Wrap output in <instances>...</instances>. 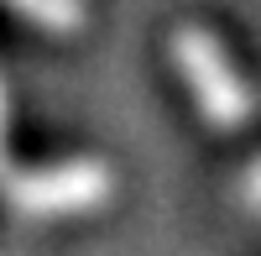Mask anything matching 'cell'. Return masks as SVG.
I'll list each match as a JSON object with an SVG mask.
<instances>
[{"mask_svg":"<svg viewBox=\"0 0 261 256\" xmlns=\"http://www.w3.org/2000/svg\"><path fill=\"white\" fill-rule=\"evenodd\" d=\"M167 53H172V68H178V79L188 84L193 105H199L204 125H214V131H241V125H251V115H256L251 84L241 79V68H235L230 47H225V42L214 37L209 27H199V21H183V27L172 32Z\"/></svg>","mask_w":261,"mask_h":256,"instance_id":"6da1fadb","label":"cell"},{"mask_svg":"<svg viewBox=\"0 0 261 256\" xmlns=\"http://www.w3.org/2000/svg\"><path fill=\"white\" fill-rule=\"evenodd\" d=\"M0 194L27 220H79L115 199V173L94 157H73L58 167H27V173L0 167Z\"/></svg>","mask_w":261,"mask_h":256,"instance_id":"7a4b0ae2","label":"cell"},{"mask_svg":"<svg viewBox=\"0 0 261 256\" xmlns=\"http://www.w3.org/2000/svg\"><path fill=\"white\" fill-rule=\"evenodd\" d=\"M6 6L21 11L37 32H53V37L84 32V0H6Z\"/></svg>","mask_w":261,"mask_h":256,"instance_id":"3957f363","label":"cell"},{"mask_svg":"<svg viewBox=\"0 0 261 256\" xmlns=\"http://www.w3.org/2000/svg\"><path fill=\"white\" fill-rule=\"evenodd\" d=\"M241 194H246V204L261 215V157H256V162L246 167V173H241Z\"/></svg>","mask_w":261,"mask_h":256,"instance_id":"277c9868","label":"cell"},{"mask_svg":"<svg viewBox=\"0 0 261 256\" xmlns=\"http://www.w3.org/2000/svg\"><path fill=\"white\" fill-rule=\"evenodd\" d=\"M0 167H6V84H0Z\"/></svg>","mask_w":261,"mask_h":256,"instance_id":"5b68a950","label":"cell"}]
</instances>
